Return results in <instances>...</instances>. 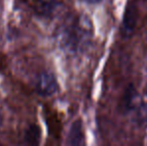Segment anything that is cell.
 <instances>
[{
  "label": "cell",
  "mask_w": 147,
  "mask_h": 146,
  "mask_svg": "<svg viewBox=\"0 0 147 146\" xmlns=\"http://www.w3.org/2000/svg\"><path fill=\"white\" fill-rule=\"evenodd\" d=\"M93 37V24L85 14H71L64 19L56 31L59 46L70 54L82 53Z\"/></svg>",
  "instance_id": "cell-1"
},
{
  "label": "cell",
  "mask_w": 147,
  "mask_h": 146,
  "mask_svg": "<svg viewBox=\"0 0 147 146\" xmlns=\"http://www.w3.org/2000/svg\"><path fill=\"white\" fill-rule=\"evenodd\" d=\"M59 89L58 81L53 72L44 70L38 73L34 79V90L41 97H50L57 93Z\"/></svg>",
  "instance_id": "cell-2"
},
{
  "label": "cell",
  "mask_w": 147,
  "mask_h": 146,
  "mask_svg": "<svg viewBox=\"0 0 147 146\" xmlns=\"http://www.w3.org/2000/svg\"><path fill=\"white\" fill-rule=\"evenodd\" d=\"M137 23V6L133 1L129 2L126 6L122 21V34L125 37L132 35Z\"/></svg>",
  "instance_id": "cell-3"
},
{
  "label": "cell",
  "mask_w": 147,
  "mask_h": 146,
  "mask_svg": "<svg viewBox=\"0 0 147 146\" xmlns=\"http://www.w3.org/2000/svg\"><path fill=\"white\" fill-rule=\"evenodd\" d=\"M67 143L68 145H83L85 143V137H84L83 125L80 119H76L73 121L70 126L69 132L67 136Z\"/></svg>",
  "instance_id": "cell-4"
},
{
  "label": "cell",
  "mask_w": 147,
  "mask_h": 146,
  "mask_svg": "<svg viewBox=\"0 0 147 146\" xmlns=\"http://www.w3.org/2000/svg\"><path fill=\"white\" fill-rule=\"evenodd\" d=\"M42 138V132L39 125L30 123L23 133V143L26 145H39Z\"/></svg>",
  "instance_id": "cell-5"
},
{
  "label": "cell",
  "mask_w": 147,
  "mask_h": 146,
  "mask_svg": "<svg viewBox=\"0 0 147 146\" xmlns=\"http://www.w3.org/2000/svg\"><path fill=\"white\" fill-rule=\"evenodd\" d=\"M33 2L38 14L46 17L53 15L60 5L56 0H33Z\"/></svg>",
  "instance_id": "cell-6"
},
{
  "label": "cell",
  "mask_w": 147,
  "mask_h": 146,
  "mask_svg": "<svg viewBox=\"0 0 147 146\" xmlns=\"http://www.w3.org/2000/svg\"><path fill=\"white\" fill-rule=\"evenodd\" d=\"M137 96V93H136L135 88L133 87L132 84H130L128 86V88L125 90V93L123 95V98H122V107H123L124 110H131L132 108L134 107V102H135V98Z\"/></svg>",
  "instance_id": "cell-7"
},
{
  "label": "cell",
  "mask_w": 147,
  "mask_h": 146,
  "mask_svg": "<svg viewBox=\"0 0 147 146\" xmlns=\"http://www.w3.org/2000/svg\"><path fill=\"white\" fill-rule=\"evenodd\" d=\"M80 1L87 4H97V3H100L102 0H80Z\"/></svg>",
  "instance_id": "cell-8"
},
{
  "label": "cell",
  "mask_w": 147,
  "mask_h": 146,
  "mask_svg": "<svg viewBox=\"0 0 147 146\" xmlns=\"http://www.w3.org/2000/svg\"><path fill=\"white\" fill-rule=\"evenodd\" d=\"M1 122H2V118H1V113H0V126H1Z\"/></svg>",
  "instance_id": "cell-9"
},
{
  "label": "cell",
  "mask_w": 147,
  "mask_h": 146,
  "mask_svg": "<svg viewBox=\"0 0 147 146\" xmlns=\"http://www.w3.org/2000/svg\"><path fill=\"white\" fill-rule=\"evenodd\" d=\"M1 2H2V0H0V4H1Z\"/></svg>",
  "instance_id": "cell-10"
}]
</instances>
